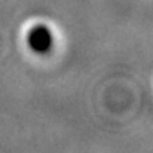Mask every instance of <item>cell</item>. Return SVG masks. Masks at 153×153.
<instances>
[{"instance_id": "obj_1", "label": "cell", "mask_w": 153, "mask_h": 153, "mask_svg": "<svg viewBox=\"0 0 153 153\" xmlns=\"http://www.w3.org/2000/svg\"><path fill=\"white\" fill-rule=\"evenodd\" d=\"M27 45L30 51L37 55H45L53 48V34L52 30L45 24L33 25L27 33Z\"/></svg>"}]
</instances>
